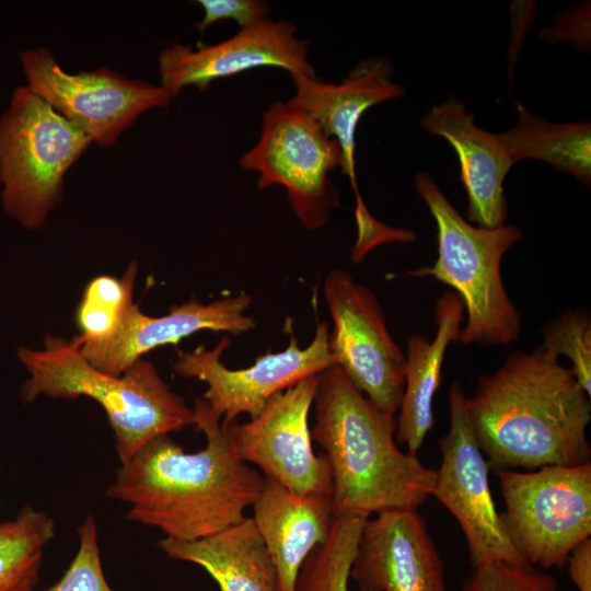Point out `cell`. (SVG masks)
Wrapping results in <instances>:
<instances>
[{
    "label": "cell",
    "instance_id": "6da1fadb",
    "mask_svg": "<svg viewBox=\"0 0 591 591\" xmlns=\"http://www.w3.org/2000/svg\"><path fill=\"white\" fill-rule=\"evenodd\" d=\"M193 412L194 426L206 438L201 450L185 452L170 434L155 437L120 463L106 489L111 499L129 506L128 521L185 542L241 522L264 482L236 455L221 418L202 397Z\"/></svg>",
    "mask_w": 591,
    "mask_h": 591
},
{
    "label": "cell",
    "instance_id": "7a4b0ae2",
    "mask_svg": "<svg viewBox=\"0 0 591 591\" xmlns=\"http://www.w3.org/2000/svg\"><path fill=\"white\" fill-rule=\"evenodd\" d=\"M474 432L496 472L590 463V395L541 346L514 351L466 397Z\"/></svg>",
    "mask_w": 591,
    "mask_h": 591
},
{
    "label": "cell",
    "instance_id": "3957f363",
    "mask_svg": "<svg viewBox=\"0 0 591 591\" xmlns=\"http://www.w3.org/2000/svg\"><path fill=\"white\" fill-rule=\"evenodd\" d=\"M312 439L332 475L334 517L417 509L431 496L436 471L395 440V415L375 406L334 364L320 374Z\"/></svg>",
    "mask_w": 591,
    "mask_h": 591
},
{
    "label": "cell",
    "instance_id": "277c9868",
    "mask_svg": "<svg viewBox=\"0 0 591 591\" xmlns=\"http://www.w3.org/2000/svg\"><path fill=\"white\" fill-rule=\"evenodd\" d=\"M16 356L30 373L21 389L23 401L39 395L94 399L106 413L120 463L153 438L194 426L193 408L143 358L114 376L92 367L73 338L53 336L43 349L20 347Z\"/></svg>",
    "mask_w": 591,
    "mask_h": 591
},
{
    "label": "cell",
    "instance_id": "5b68a950",
    "mask_svg": "<svg viewBox=\"0 0 591 591\" xmlns=\"http://www.w3.org/2000/svg\"><path fill=\"white\" fill-rule=\"evenodd\" d=\"M415 188L436 221L438 257L432 266L408 275L431 276L461 298L466 313L459 336L462 344L496 346L517 340L522 321L505 289L501 260L521 240L520 229L468 223L426 172L416 175Z\"/></svg>",
    "mask_w": 591,
    "mask_h": 591
},
{
    "label": "cell",
    "instance_id": "8992f818",
    "mask_svg": "<svg viewBox=\"0 0 591 591\" xmlns=\"http://www.w3.org/2000/svg\"><path fill=\"white\" fill-rule=\"evenodd\" d=\"M91 142L26 85L18 86L0 115L3 209L26 229L42 228L62 197L68 170Z\"/></svg>",
    "mask_w": 591,
    "mask_h": 591
},
{
    "label": "cell",
    "instance_id": "52a82bcc",
    "mask_svg": "<svg viewBox=\"0 0 591 591\" xmlns=\"http://www.w3.org/2000/svg\"><path fill=\"white\" fill-rule=\"evenodd\" d=\"M503 528L533 567H563L591 535V463L498 472Z\"/></svg>",
    "mask_w": 591,
    "mask_h": 591
},
{
    "label": "cell",
    "instance_id": "ba28073f",
    "mask_svg": "<svg viewBox=\"0 0 591 591\" xmlns=\"http://www.w3.org/2000/svg\"><path fill=\"white\" fill-rule=\"evenodd\" d=\"M239 162L258 173L259 189L281 185L294 215L309 230L324 227L339 205L328 178L341 167L338 142L287 101H275L264 112L259 139Z\"/></svg>",
    "mask_w": 591,
    "mask_h": 591
},
{
    "label": "cell",
    "instance_id": "9c48e42d",
    "mask_svg": "<svg viewBox=\"0 0 591 591\" xmlns=\"http://www.w3.org/2000/svg\"><path fill=\"white\" fill-rule=\"evenodd\" d=\"M20 60L26 86L101 147L113 146L142 113L173 100L160 84L108 68L68 73L45 47L23 50Z\"/></svg>",
    "mask_w": 591,
    "mask_h": 591
},
{
    "label": "cell",
    "instance_id": "30bf717a",
    "mask_svg": "<svg viewBox=\"0 0 591 591\" xmlns=\"http://www.w3.org/2000/svg\"><path fill=\"white\" fill-rule=\"evenodd\" d=\"M466 397L454 381L449 390L450 428L439 440L442 461L431 496L457 521L473 568L490 561L531 566L511 543L496 509L490 468L472 430Z\"/></svg>",
    "mask_w": 591,
    "mask_h": 591
},
{
    "label": "cell",
    "instance_id": "8fae6325",
    "mask_svg": "<svg viewBox=\"0 0 591 591\" xmlns=\"http://www.w3.org/2000/svg\"><path fill=\"white\" fill-rule=\"evenodd\" d=\"M323 290L336 364L375 406L395 415L404 392L405 352L391 336L376 297L341 269L327 275Z\"/></svg>",
    "mask_w": 591,
    "mask_h": 591
},
{
    "label": "cell",
    "instance_id": "7c38bea8",
    "mask_svg": "<svg viewBox=\"0 0 591 591\" xmlns=\"http://www.w3.org/2000/svg\"><path fill=\"white\" fill-rule=\"evenodd\" d=\"M328 339V323L320 322L306 347L301 348L291 332L283 350H268L252 366L232 370L221 362L230 346V339L222 337L212 349L177 351L174 371L183 378L205 382L207 390L202 398L222 422L229 424L242 414L256 417L275 394L336 364Z\"/></svg>",
    "mask_w": 591,
    "mask_h": 591
},
{
    "label": "cell",
    "instance_id": "4fadbf2b",
    "mask_svg": "<svg viewBox=\"0 0 591 591\" xmlns=\"http://www.w3.org/2000/svg\"><path fill=\"white\" fill-rule=\"evenodd\" d=\"M320 374L275 394L246 422H222L243 462L297 495H332L329 465L324 454L314 453L309 426Z\"/></svg>",
    "mask_w": 591,
    "mask_h": 591
},
{
    "label": "cell",
    "instance_id": "5bb4252c",
    "mask_svg": "<svg viewBox=\"0 0 591 591\" xmlns=\"http://www.w3.org/2000/svg\"><path fill=\"white\" fill-rule=\"evenodd\" d=\"M296 32L289 21L265 18L215 45L198 44L194 49L174 44L159 55L160 85L174 99L185 86L194 85L202 92L215 80L259 67L316 79L308 60L309 43L299 39Z\"/></svg>",
    "mask_w": 591,
    "mask_h": 591
},
{
    "label": "cell",
    "instance_id": "9a60e30c",
    "mask_svg": "<svg viewBox=\"0 0 591 591\" xmlns=\"http://www.w3.org/2000/svg\"><path fill=\"white\" fill-rule=\"evenodd\" d=\"M350 578L359 591H448L442 560L416 509L364 520Z\"/></svg>",
    "mask_w": 591,
    "mask_h": 591
},
{
    "label": "cell",
    "instance_id": "2e32d148",
    "mask_svg": "<svg viewBox=\"0 0 591 591\" xmlns=\"http://www.w3.org/2000/svg\"><path fill=\"white\" fill-rule=\"evenodd\" d=\"M251 301L245 292L207 304L190 300L173 305L163 316H149L134 303L108 339L91 345H80L73 340L92 367L119 376L146 352L166 344H177L194 333L213 331L240 335L253 331L256 322L245 314Z\"/></svg>",
    "mask_w": 591,
    "mask_h": 591
},
{
    "label": "cell",
    "instance_id": "e0dca14e",
    "mask_svg": "<svg viewBox=\"0 0 591 591\" xmlns=\"http://www.w3.org/2000/svg\"><path fill=\"white\" fill-rule=\"evenodd\" d=\"M393 66L383 57L360 60L338 83L320 82L301 74L291 76L294 94L287 102L315 120L341 149V173L363 205L355 164L356 129L362 114L381 102L401 97L405 88L392 80Z\"/></svg>",
    "mask_w": 591,
    "mask_h": 591
},
{
    "label": "cell",
    "instance_id": "ac0fdd59",
    "mask_svg": "<svg viewBox=\"0 0 591 591\" xmlns=\"http://www.w3.org/2000/svg\"><path fill=\"white\" fill-rule=\"evenodd\" d=\"M420 125L455 150L468 199V220L482 228L503 224L508 211L503 181L513 164L500 134L479 128L465 104L453 95L432 106Z\"/></svg>",
    "mask_w": 591,
    "mask_h": 591
},
{
    "label": "cell",
    "instance_id": "d6986e66",
    "mask_svg": "<svg viewBox=\"0 0 591 591\" xmlns=\"http://www.w3.org/2000/svg\"><path fill=\"white\" fill-rule=\"evenodd\" d=\"M251 517L276 567L280 591H294L301 565L334 522L332 496L297 495L264 477Z\"/></svg>",
    "mask_w": 591,
    "mask_h": 591
},
{
    "label": "cell",
    "instance_id": "ffe728a7",
    "mask_svg": "<svg viewBox=\"0 0 591 591\" xmlns=\"http://www.w3.org/2000/svg\"><path fill=\"white\" fill-rule=\"evenodd\" d=\"M464 306L453 291L439 297L434 306L436 334L408 336L405 352V384L398 407L395 440L417 454L433 426L432 399L441 381L445 351L459 340Z\"/></svg>",
    "mask_w": 591,
    "mask_h": 591
},
{
    "label": "cell",
    "instance_id": "44dd1931",
    "mask_svg": "<svg viewBox=\"0 0 591 591\" xmlns=\"http://www.w3.org/2000/svg\"><path fill=\"white\" fill-rule=\"evenodd\" d=\"M158 546L172 559L200 566L220 591H280L276 567L251 517L200 540L163 537Z\"/></svg>",
    "mask_w": 591,
    "mask_h": 591
},
{
    "label": "cell",
    "instance_id": "7402d4cb",
    "mask_svg": "<svg viewBox=\"0 0 591 591\" xmlns=\"http://www.w3.org/2000/svg\"><path fill=\"white\" fill-rule=\"evenodd\" d=\"M515 106V125L500 134L512 164L525 159L541 160L590 187V123H553L520 102Z\"/></svg>",
    "mask_w": 591,
    "mask_h": 591
},
{
    "label": "cell",
    "instance_id": "603a6c76",
    "mask_svg": "<svg viewBox=\"0 0 591 591\" xmlns=\"http://www.w3.org/2000/svg\"><path fill=\"white\" fill-rule=\"evenodd\" d=\"M55 535L46 513L22 508L13 520L0 522V591H32L39 578L45 546Z\"/></svg>",
    "mask_w": 591,
    "mask_h": 591
},
{
    "label": "cell",
    "instance_id": "cb8c5ba5",
    "mask_svg": "<svg viewBox=\"0 0 591 591\" xmlns=\"http://www.w3.org/2000/svg\"><path fill=\"white\" fill-rule=\"evenodd\" d=\"M137 263L131 262L120 278L102 275L89 281L77 310L81 333L73 337L80 345L102 343L120 326L127 311L135 303L134 287Z\"/></svg>",
    "mask_w": 591,
    "mask_h": 591
},
{
    "label": "cell",
    "instance_id": "d4e9b609",
    "mask_svg": "<svg viewBox=\"0 0 591 591\" xmlns=\"http://www.w3.org/2000/svg\"><path fill=\"white\" fill-rule=\"evenodd\" d=\"M364 518L334 519L327 540L300 567L294 591H349L348 581Z\"/></svg>",
    "mask_w": 591,
    "mask_h": 591
},
{
    "label": "cell",
    "instance_id": "484cf974",
    "mask_svg": "<svg viewBox=\"0 0 591 591\" xmlns=\"http://www.w3.org/2000/svg\"><path fill=\"white\" fill-rule=\"evenodd\" d=\"M542 348L559 358L567 357L579 385L591 396V318L581 309L559 313L542 329Z\"/></svg>",
    "mask_w": 591,
    "mask_h": 591
},
{
    "label": "cell",
    "instance_id": "4316f807",
    "mask_svg": "<svg viewBox=\"0 0 591 591\" xmlns=\"http://www.w3.org/2000/svg\"><path fill=\"white\" fill-rule=\"evenodd\" d=\"M78 533L79 548L68 569L58 582L43 591H113L104 576L92 515L85 517Z\"/></svg>",
    "mask_w": 591,
    "mask_h": 591
},
{
    "label": "cell",
    "instance_id": "83f0119b",
    "mask_svg": "<svg viewBox=\"0 0 591 591\" xmlns=\"http://www.w3.org/2000/svg\"><path fill=\"white\" fill-rule=\"evenodd\" d=\"M461 591H558V586L532 566L490 561L475 567Z\"/></svg>",
    "mask_w": 591,
    "mask_h": 591
},
{
    "label": "cell",
    "instance_id": "f1b7e54d",
    "mask_svg": "<svg viewBox=\"0 0 591 591\" xmlns=\"http://www.w3.org/2000/svg\"><path fill=\"white\" fill-rule=\"evenodd\" d=\"M204 18L196 23L199 32L221 20H234L240 28L268 18L270 7L260 0H198Z\"/></svg>",
    "mask_w": 591,
    "mask_h": 591
},
{
    "label": "cell",
    "instance_id": "f546056e",
    "mask_svg": "<svg viewBox=\"0 0 591 591\" xmlns=\"http://www.w3.org/2000/svg\"><path fill=\"white\" fill-rule=\"evenodd\" d=\"M590 5H582L575 12L561 16L553 28L542 30V36L549 42L570 40L578 47H589Z\"/></svg>",
    "mask_w": 591,
    "mask_h": 591
},
{
    "label": "cell",
    "instance_id": "4dcf8cb0",
    "mask_svg": "<svg viewBox=\"0 0 591 591\" xmlns=\"http://www.w3.org/2000/svg\"><path fill=\"white\" fill-rule=\"evenodd\" d=\"M568 575L578 591H591V540L580 542L566 560Z\"/></svg>",
    "mask_w": 591,
    "mask_h": 591
},
{
    "label": "cell",
    "instance_id": "1f68e13d",
    "mask_svg": "<svg viewBox=\"0 0 591 591\" xmlns=\"http://www.w3.org/2000/svg\"><path fill=\"white\" fill-rule=\"evenodd\" d=\"M33 591V590H32Z\"/></svg>",
    "mask_w": 591,
    "mask_h": 591
}]
</instances>
